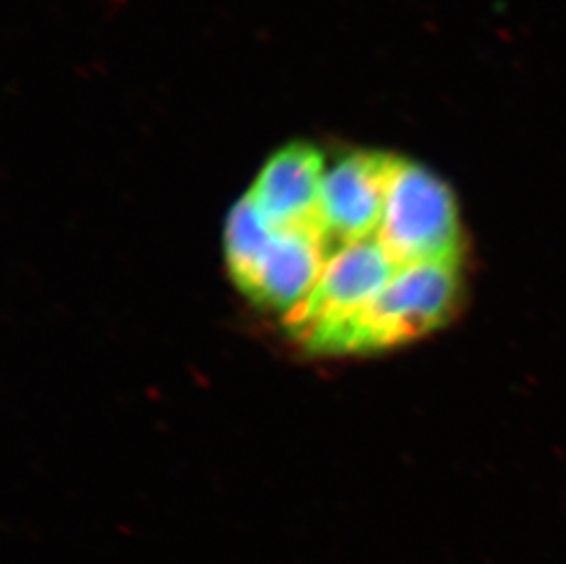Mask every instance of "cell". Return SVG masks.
Segmentation results:
<instances>
[{"label": "cell", "instance_id": "obj_1", "mask_svg": "<svg viewBox=\"0 0 566 564\" xmlns=\"http://www.w3.org/2000/svg\"><path fill=\"white\" fill-rule=\"evenodd\" d=\"M460 262L398 268L384 292L339 334L328 354H370L420 340L453 317Z\"/></svg>", "mask_w": 566, "mask_h": 564}, {"label": "cell", "instance_id": "obj_5", "mask_svg": "<svg viewBox=\"0 0 566 564\" xmlns=\"http://www.w3.org/2000/svg\"><path fill=\"white\" fill-rule=\"evenodd\" d=\"M325 176V156L319 147L297 139L268 158L248 195L275 231H308L326 240Z\"/></svg>", "mask_w": 566, "mask_h": 564}, {"label": "cell", "instance_id": "obj_4", "mask_svg": "<svg viewBox=\"0 0 566 564\" xmlns=\"http://www.w3.org/2000/svg\"><path fill=\"white\" fill-rule=\"evenodd\" d=\"M395 158L381 150H350L326 169L323 224L331 257L347 246L376 240Z\"/></svg>", "mask_w": 566, "mask_h": 564}, {"label": "cell", "instance_id": "obj_6", "mask_svg": "<svg viewBox=\"0 0 566 564\" xmlns=\"http://www.w3.org/2000/svg\"><path fill=\"white\" fill-rule=\"evenodd\" d=\"M328 255L331 251L321 234L277 231L244 293L253 303L289 317L319 282Z\"/></svg>", "mask_w": 566, "mask_h": 564}, {"label": "cell", "instance_id": "obj_3", "mask_svg": "<svg viewBox=\"0 0 566 564\" xmlns=\"http://www.w3.org/2000/svg\"><path fill=\"white\" fill-rule=\"evenodd\" d=\"M398 267L376 240L336 251L319 282L284 326L306 351L328 354L334 341L395 278Z\"/></svg>", "mask_w": 566, "mask_h": 564}, {"label": "cell", "instance_id": "obj_7", "mask_svg": "<svg viewBox=\"0 0 566 564\" xmlns=\"http://www.w3.org/2000/svg\"><path fill=\"white\" fill-rule=\"evenodd\" d=\"M275 233L277 231L268 224L250 195H244L231 209L226 222V261L231 278L242 292L252 282L256 267Z\"/></svg>", "mask_w": 566, "mask_h": 564}, {"label": "cell", "instance_id": "obj_2", "mask_svg": "<svg viewBox=\"0 0 566 564\" xmlns=\"http://www.w3.org/2000/svg\"><path fill=\"white\" fill-rule=\"evenodd\" d=\"M376 242L398 268L460 262L462 224L451 187L428 167L396 156Z\"/></svg>", "mask_w": 566, "mask_h": 564}]
</instances>
